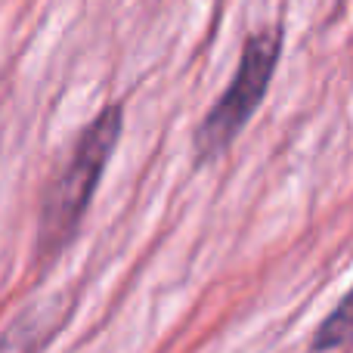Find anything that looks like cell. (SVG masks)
I'll return each mask as SVG.
<instances>
[{
    "label": "cell",
    "instance_id": "6da1fadb",
    "mask_svg": "<svg viewBox=\"0 0 353 353\" xmlns=\"http://www.w3.org/2000/svg\"><path fill=\"white\" fill-rule=\"evenodd\" d=\"M121 105H105L90 128L81 134L68 165L53 176L41 208V226H37V254L53 257L74 239L87 208L93 201L103 171L109 165L115 143L121 137Z\"/></svg>",
    "mask_w": 353,
    "mask_h": 353
},
{
    "label": "cell",
    "instance_id": "7a4b0ae2",
    "mask_svg": "<svg viewBox=\"0 0 353 353\" xmlns=\"http://www.w3.org/2000/svg\"><path fill=\"white\" fill-rule=\"evenodd\" d=\"M282 56V28H263L245 41L242 62L232 78V84L223 90V97L214 103V109L201 118L199 130H195V155L201 161L220 155L239 130L248 124L254 109L261 105L263 93H267L270 81H273L276 62Z\"/></svg>",
    "mask_w": 353,
    "mask_h": 353
},
{
    "label": "cell",
    "instance_id": "3957f363",
    "mask_svg": "<svg viewBox=\"0 0 353 353\" xmlns=\"http://www.w3.org/2000/svg\"><path fill=\"white\" fill-rule=\"evenodd\" d=\"M62 319H56V310H25L19 319H12L6 325V332L0 335V353H41L47 347V341L56 335V325Z\"/></svg>",
    "mask_w": 353,
    "mask_h": 353
},
{
    "label": "cell",
    "instance_id": "277c9868",
    "mask_svg": "<svg viewBox=\"0 0 353 353\" xmlns=\"http://www.w3.org/2000/svg\"><path fill=\"white\" fill-rule=\"evenodd\" d=\"M350 332V307L347 298L338 301V307L329 313V319H323L316 329V338H313V350H338L344 341H347Z\"/></svg>",
    "mask_w": 353,
    "mask_h": 353
}]
</instances>
